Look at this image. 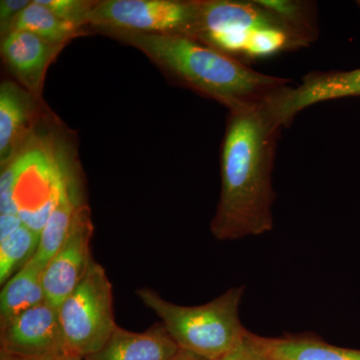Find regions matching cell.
<instances>
[{
	"instance_id": "cell-16",
	"label": "cell",
	"mask_w": 360,
	"mask_h": 360,
	"mask_svg": "<svg viewBox=\"0 0 360 360\" xmlns=\"http://www.w3.org/2000/svg\"><path fill=\"white\" fill-rule=\"evenodd\" d=\"M13 30L33 33L51 44L63 46L71 40L90 33L87 28L78 27L61 20L51 8L44 6L41 0H32L30 6L14 21L11 32Z\"/></svg>"
},
{
	"instance_id": "cell-4",
	"label": "cell",
	"mask_w": 360,
	"mask_h": 360,
	"mask_svg": "<svg viewBox=\"0 0 360 360\" xmlns=\"http://www.w3.org/2000/svg\"><path fill=\"white\" fill-rule=\"evenodd\" d=\"M274 27L288 28L258 0H194L193 25L186 37L245 63L251 60L258 37Z\"/></svg>"
},
{
	"instance_id": "cell-22",
	"label": "cell",
	"mask_w": 360,
	"mask_h": 360,
	"mask_svg": "<svg viewBox=\"0 0 360 360\" xmlns=\"http://www.w3.org/2000/svg\"><path fill=\"white\" fill-rule=\"evenodd\" d=\"M23 224L18 214H0V240L11 236Z\"/></svg>"
},
{
	"instance_id": "cell-19",
	"label": "cell",
	"mask_w": 360,
	"mask_h": 360,
	"mask_svg": "<svg viewBox=\"0 0 360 360\" xmlns=\"http://www.w3.org/2000/svg\"><path fill=\"white\" fill-rule=\"evenodd\" d=\"M41 2L61 20L89 30V14L96 0H41Z\"/></svg>"
},
{
	"instance_id": "cell-5",
	"label": "cell",
	"mask_w": 360,
	"mask_h": 360,
	"mask_svg": "<svg viewBox=\"0 0 360 360\" xmlns=\"http://www.w3.org/2000/svg\"><path fill=\"white\" fill-rule=\"evenodd\" d=\"M112 284L103 265L92 260L77 288L58 307L68 348L84 359L103 347L117 324Z\"/></svg>"
},
{
	"instance_id": "cell-23",
	"label": "cell",
	"mask_w": 360,
	"mask_h": 360,
	"mask_svg": "<svg viewBox=\"0 0 360 360\" xmlns=\"http://www.w3.org/2000/svg\"><path fill=\"white\" fill-rule=\"evenodd\" d=\"M0 360H82V357L75 354L58 355V356L40 357V359H26L0 352Z\"/></svg>"
},
{
	"instance_id": "cell-8",
	"label": "cell",
	"mask_w": 360,
	"mask_h": 360,
	"mask_svg": "<svg viewBox=\"0 0 360 360\" xmlns=\"http://www.w3.org/2000/svg\"><path fill=\"white\" fill-rule=\"evenodd\" d=\"M94 231L91 210L86 202L78 208L65 241L44 267L45 300L54 307H58L77 288L94 260L90 250Z\"/></svg>"
},
{
	"instance_id": "cell-2",
	"label": "cell",
	"mask_w": 360,
	"mask_h": 360,
	"mask_svg": "<svg viewBox=\"0 0 360 360\" xmlns=\"http://www.w3.org/2000/svg\"><path fill=\"white\" fill-rule=\"evenodd\" d=\"M103 35L139 49L175 82L217 101L229 111L269 103L290 85V79L258 72L186 35L120 32Z\"/></svg>"
},
{
	"instance_id": "cell-20",
	"label": "cell",
	"mask_w": 360,
	"mask_h": 360,
	"mask_svg": "<svg viewBox=\"0 0 360 360\" xmlns=\"http://www.w3.org/2000/svg\"><path fill=\"white\" fill-rule=\"evenodd\" d=\"M219 360H270L267 338L246 330L238 345Z\"/></svg>"
},
{
	"instance_id": "cell-11",
	"label": "cell",
	"mask_w": 360,
	"mask_h": 360,
	"mask_svg": "<svg viewBox=\"0 0 360 360\" xmlns=\"http://www.w3.org/2000/svg\"><path fill=\"white\" fill-rule=\"evenodd\" d=\"M33 33L13 30L1 37V58L9 72L28 92L44 101L45 77L65 49Z\"/></svg>"
},
{
	"instance_id": "cell-14",
	"label": "cell",
	"mask_w": 360,
	"mask_h": 360,
	"mask_svg": "<svg viewBox=\"0 0 360 360\" xmlns=\"http://www.w3.org/2000/svg\"><path fill=\"white\" fill-rule=\"evenodd\" d=\"M44 267L45 264L34 255L4 284L0 293V328L25 310L46 300L42 283Z\"/></svg>"
},
{
	"instance_id": "cell-17",
	"label": "cell",
	"mask_w": 360,
	"mask_h": 360,
	"mask_svg": "<svg viewBox=\"0 0 360 360\" xmlns=\"http://www.w3.org/2000/svg\"><path fill=\"white\" fill-rule=\"evenodd\" d=\"M258 2L307 46L319 37L317 7L314 2L295 0H258Z\"/></svg>"
},
{
	"instance_id": "cell-7",
	"label": "cell",
	"mask_w": 360,
	"mask_h": 360,
	"mask_svg": "<svg viewBox=\"0 0 360 360\" xmlns=\"http://www.w3.org/2000/svg\"><path fill=\"white\" fill-rule=\"evenodd\" d=\"M0 352L26 359L73 354L66 342L58 309L47 300L0 328Z\"/></svg>"
},
{
	"instance_id": "cell-21",
	"label": "cell",
	"mask_w": 360,
	"mask_h": 360,
	"mask_svg": "<svg viewBox=\"0 0 360 360\" xmlns=\"http://www.w3.org/2000/svg\"><path fill=\"white\" fill-rule=\"evenodd\" d=\"M32 0H1L0 1V34L1 37L11 32L18 15L30 6Z\"/></svg>"
},
{
	"instance_id": "cell-10",
	"label": "cell",
	"mask_w": 360,
	"mask_h": 360,
	"mask_svg": "<svg viewBox=\"0 0 360 360\" xmlns=\"http://www.w3.org/2000/svg\"><path fill=\"white\" fill-rule=\"evenodd\" d=\"M360 96V68L349 71H312L297 86L284 87L270 101L276 120L288 127L300 111L314 104Z\"/></svg>"
},
{
	"instance_id": "cell-1",
	"label": "cell",
	"mask_w": 360,
	"mask_h": 360,
	"mask_svg": "<svg viewBox=\"0 0 360 360\" xmlns=\"http://www.w3.org/2000/svg\"><path fill=\"white\" fill-rule=\"evenodd\" d=\"M269 101L227 115L220 153L219 201L210 224L217 240L262 236L274 227L271 175L283 125Z\"/></svg>"
},
{
	"instance_id": "cell-25",
	"label": "cell",
	"mask_w": 360,
	"mask_h": 360,
	"mask_svg": "<svg viewBox=\"0 0 360 360\" xmlns=\"http://www.w3.org/2000/svg\"><path fill=\"white\" fill-rule=\"evenodd\" d=\"M357 4H359V7H360V1L357 2Z\"/></svg>"
},
{
	"instance_id": "cell-24",
	"label": "cell",
	"mask_w": 360,
	"mask_h": 360,
	"mask_svg": "<svg viewBox=\"0 0 360 360\" xmlns=\"http://www.w3.org/2000/svg\"><path fill=\"white\" fill-rule=\"evenodd\" d=\"M174 360H206L201 359L198 355L191 354V352H186V350L180 349L179 354L175 357Z\"/></svg>"
},
{
	"instance_id": "cell-9",
	"label": "cell",
	"mask_w": 360,
	"mask_h": 360,
	"mask_svg": "<svg viewBox=\"0 0 360 360\" xmlns=\"http://www.w3.org/2000/svg\"><path fill=\"white\" fill-rule=\"evenodd\" d=\"M44 101L33 96L13 80L0 84V167H4L27 146L51 112Z\"/></svg>"
},
{
	"instance_id": "cell-13",
	"label": "cell",
	"mask_w": 360,
	"mask_h": 360,
	"mask_svg": "<svg viewBox=\"0 0 360 360\" xmlns=\"http://www.w3.org/2000/svg\"><path fill=\"white\" fill-rule=\"evenodd\" d=\"M179 352L161 322L143 333L117 326L101 349L82 360H174Z\"/></svg>"
},
{
	"instance_id": "cell-15",
	"label": "cell",
	"mask_w": 360,
	"mask_h": 360,
	"mask_svg": "<svg viewBox=\"0 0 360 360\" xmlns=\"http://www.w3.org/2000/svg\"><path fill=\"white\" fill-rule=\"evenodd\" d=\"M270 360H360V350L329 345L312 335L267 338Z\"/></svg>"
},
{
	"instance_id": "cell-18",
	"label": "cell",
	"mask_w": 360,
	"mask_h": 360,
	"mask_svg": "<svg viewBox=\"0 0 360 360\" xmlns=\"http://www.w3.org/2000/svg\"><path fill=\"white\" fill-rule=\"evenodd\" d=\"M40 233L25 224L21 225L11 236L0 240V284L4 285L39 250Z\"/></svg>"
},
{
	"instance_id": "cell-3",
	"label": "cell",
	"mask_w": 360,
	"mask_h": 360,
	"mask_svg": "<svg viewBox=\"0 0 360 360\" xmlns=\"http://www.w3.org/2000/svg\"><path fill=\"white\" fill-rule=\"evenodd\" d=\"M245 286L232 288L198 307L165 300L155 290L139 288L135 295L158 317L180 349L206 360H219L240 341L246 329L239 319Z\"/></svg>"
},
{
	"instance_id": "cell-12",
	"label": "cell",
	"mask_w": 360,
	"mask_h": 360,
	"mask_svg": "<svg viewBox=\"0 0 360 360\" xmlns=\"http://www.w3.org/2000/svg\"><path fill=\"white\" fill-rule=\"evenodd\" d=\"M86 203L84 179L75 153L70 151L63 167V182L58 201L40 233L39 250L35 257L46 265L63 245L78 208Z\"/></svg>"
},
{
	"instance_id": "cell-6",
	"label": "cell",
	"mask_w": 360,
	"mask_h": 360,
	"mask_svg": "<svg viewBox=\"0 0 360 360\" xmlns=\"http://www.w3.org/2000/svg\"><path fill=\"white\" fill-rule=\"evenodd\" d=\"M194 18V0H96L90 32L187 35Z\"/></svg>"
}]
</instances>
